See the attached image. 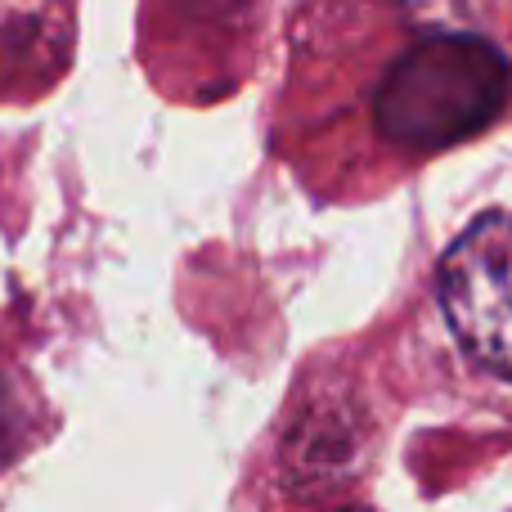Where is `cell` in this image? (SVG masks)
<instances>
[{"label": "cell", "instance_id": "1", "mask_svg": "<svg viewBox=\"0 0 512 512\" xmlns=\"http://www.w3.org/2000/svg\"><path fill=\"white\" fill-rule=\"evenodd\" d=\"M512 86L508 59L481 36H423L378 90V126L391 144L432 153L486 131Z\"/></svg>", "mask_w": 512, "mask_h": 512}, {"label": "cell", "instance_id": "2", "mask_svg": "<svg viewBox=\"0 0 512 512\" xmlns=\"http://www.w3.org/2000/svg\"><path fill=\"white\" fill-rule=\"evenodd\" d=\"M436 292L468 360L512 382V216L495 212L463 230L441 256Z\"/></svg>", "mask_w": 512, "mask_h": 512}, {"label": "cell", "instance_id": "3", "mask_svg": "<svg viewBox=\"0 0 512 512\" xmlns=\"http://www.w3.org/2000/svg\"><path fill=\"white\" fill-rule=\"evenodd\" d=\"M337 441L355 445V432L342 423L337 405H324L315 418H301L283 441V463L288 472H319L324 477L328 463H337Z\"/></svg>", "mask_w": 512, "mask_h": 512}]
</instances>
